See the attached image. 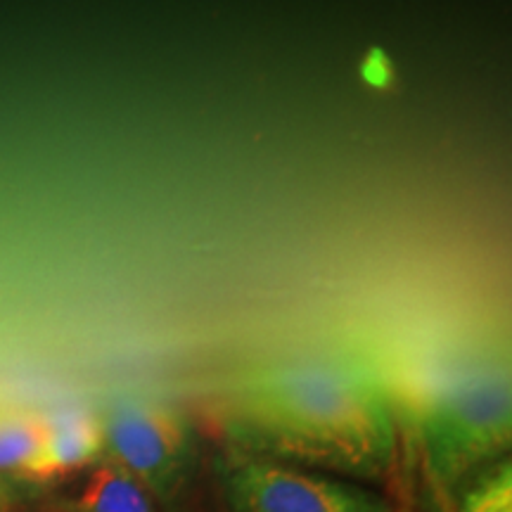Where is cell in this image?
<instances>
[{"label": "cell", "instance_id": "cell-8", "mask_svg": "<svg viewBox=\"0 0 512 512\" xmlns=\"http://www.w3.org/2000/svg\"><path fill=\"white\" fill-rule=\"evenodd\" d=\"M453 512H512V470L510 463L498 465L463 498V505Z\"/></svg>", "mask_w": 512, "mask_h": 512}, {"label": "cell", "instance_id": "cell-1", "mask_svg": "<svg viewBox=\"0 0 512 512\" xmlns=\"http://www.w3.org/2000/svg\"><path fill=\"white\" fill-rule=\"evenodd\" d=\"M226 446L278 463L384 479L396 460L389 394L342 361H285L242 373L216 401Z\"/></svg>", "mask_w": 512, "mask_h": 512}, {"label": "cell", "instance_id": "cell-7", "mask_svg": "<svg viewBox=\"0 0 512 512\" xmlns=\"http://www.w3.org/2000/svg\"><path fill=\"white\" fill-rule=\"evenodd\" d=\"M48 420L41 413L0 415V475L29 484V475L46 446Z\"/></svg>", "mask_w": 512, "mask_h": 512}, {"label": "cell", "instance_id": "cell-4", "mask_svg": "<svg viewBox=\"0 0 512 512\" xmlns=\"http://www.w3.org/2000/svg\"><path fill=\"white\" fill-rule=\"evenodd\" d=\"M216 475L228 512H392L363 486L230 446L216 460Z\"/></svg>", "mask_w": 512, "mask_h": 512}, {"label": "cell", "instance_id": "cell-5", "mask_svg": "<svg viewBox=\"0 0 512 512\" xmlns=\"http://www.w3.org/2000/svg\"><path fill=\"white\" fill-rule=\"evenodd\" d=\"M48 434L41 458L29 475V484H46L64 479L88 465H98L105 444L98 415L83 408H64L46 415Z\"/></svg>", "mask_w": 512, "mask_h": 512}, {"label": "cell", "instance_id": "cell-2", "mask_svg": "<svg viewBox=\"0 0 512 512\" xmlns=\"http://www.w3.org/2000/svg\"><path fill=\"white\" fill-rule=\"evenodd\" d=\"M418 434L432 489L439 498H451L479 467L508 453V370H477L444 384L422 403Z\"/></svg>", "mask_w": 512, "mask_h": 512}, {"label": "cell", "instance_id": "cell-9", "mask_svg": "<svg viewBox=\"0 0 512 512\" xmlns=\"http://www.w3.org/2000/svg\"><path fill=\"white\" fill-rule=\"evenodd\" d=\"M24 484L27 482H19V479L0 475V512H12L19 503H22Z\"/></svg>", "mask_w": 512, "mask_h": 512}, {"label": "cell", "instance_id": "cell-6", "mask_svg": "<svg viewBox=\"0 0 512 512\" xmlns=\"http://www.w3.org/2000/svg\"><path fill=\"white\" fill-rule=\"evenodd\" d=\"M74 508L79 512H155L152 496L138 479L112 460L95 465Z\"/></svg>", "mask_w": 512, "mask_h": 512}, {"label": "cell", "instance_id": "cell-3", "mask_svg": "<svg viewBox=\"0 0 512 512\" xmlns=\"http://www.w3.org/2000/svg\"><path fill=\"white\" fill-rule=\"evenodd\" d=\"M107 460L124 467L152 501L174 503L197 463V439L188 415L169 403L121 396L98 415Z\"/></svg>", "mask_w": 512, "mask_h": 512}]
</instances>
